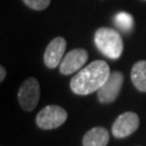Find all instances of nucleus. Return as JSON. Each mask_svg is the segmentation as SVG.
<instances>
[{"instance_id":"1","label":"nucleus","mask_w":146,"mask_h":146,"mask_svg":"<svg viewBox=\"0 0 146 146\" xmlns=\"http://www.w3.org/2000/svg\"><path fill=\"white\" fill-rule=\"evenodd\" d=\"M110 75V66L105 61H94L76 74L70 81V89L74 93L88 95L98 92Z\"/></svg>"},{"instance_id":"2","label":"nucleus","mask_w":146,"mask_h":146,"mask_svg":"<svg viewBox=\"0 0 146 146\" xmlns=\"http://www.w3.org/2000/svg\"><path fill=\"white\" fill-rule=\"evenodd\" d=\"M94 42L100 52L111 60L119 58L123 51L122 38L118 31L111 28H99L94 35Z\"/></svg>"},{"instance_id":"3","label":"nucleus","mask_w":146,"mask_h":146,"mask_svg":"<svg viewBox=\"0 0 146 146\" xmlns=\"http://www.w3.org/2000/svg\"><path fill=\"white\" fill-rule=\"evenodd\" d=\"M67 119V111L58 105H49L42 108L36 117L37 125L44 130L58 128Z\"/></svg>"},{"instance_id":"4","label":"nucleus","mask_w":146,"mask_h":146,"mask_svg":"<svg viewBox=\"0 0 146 146\" xmlns=\"http://www.w3.org/2000/svg\"><path fill=\"white\" fill-rule=\"evenodd\" d=\"M19 103L26 111H31L36 108L40 98V86L36 78L26 79L19 90Z\"/></svg>"},{"instance_id":"5","label":"nucleus","mask_w":146,"mask_h":146,"mask_svg":"<svg viewBox=\"0 0 146 146\" xmlns=\"http://www.w3.org/2000/svg\"><path fill=\"white\" fill-rule=\"evenodd\" d=\"M140 125V118L133 111H125L117 117L111 127V133L115 137L123 139L134 133Z\"/></svg>"},{"instance_id":"6","label":"nucleus","mask_w":146,"mask_h":146,"mask_svg":"<svg viewBox=\"0 0 146 146\" xmlns=\"http://www.w3.org/2000/svg\"><path fill=\"white\" fill-rule=\"evenodd\" d=\"M123 84V75L120 72H114L98 91V99L101 103H111L119 95Z\"/></svg>"},{"instance_id":"7","label":"nucleus","mask_w":146,"mask_h":146,"mask_svg":"<svg viewBox=\"0 0 146 146\" xmlns=\"http://www.w3.org/2000/svg\"><path fill=\"white\" fill-rule=\"evenodd\" d=\"M88 52L84 49H74L63 58L60 64V72L63 75H72L82 68L88 61Z\"/></svg>"},{"instance_id":"8","label":"nucleus","mask_w":146,"mask_h":146,"mask_svg":"<svg viewBox=\"0 0 146 146\" xmlns=\"http://www.w3.org/2000/svg\"><path fill=\"white\" fill-rule=\"evenodd\" d=\"M66 50V41L62 37H56L48 44L44 52V64L49 68H55L60 66L64 58V53Z\"/></svg>"},{"instance_id":"9","label":"nucleus","mask_w":146,"mask_h":146,"mask_svg":"<svg viewBox=\"0 0 146 146\" xmlns=\"http://www.w3.org/2000/svg\"><path fill=\"white\" fill-rule=\"evenodd\" d=\"M110 142L108 131L103 127H95L89 130L84 136V146H106Z\"/></svg>"},{"instance_id":"10","label":"nucleus","mask_w":146,"mask_h":146,"mask_svg":"<svg viewBox=\"0 0 146 146\" xmlns=\"http://www.w3.org/2000/svg\"><path fill=\"white\" fill-rule=\"evenodd\" d=\"M131 80L139 91L146 92V61H140L133 65Z\"/></svg>"},{"instance_id":"11","label":"nucleus","mask_w":146,"mask_h":146,"mask_svg":"<svg viewBox=\"0 0 146 146\" xmlns=\"http://www.w3.org/2000/svg\"><path fill=\"white\" fill-rule=\"evenodd\" d=\"M115 24L116 26L122 31H130L133 28L134 20L130 13L128 12H119L115 16Z\"/></svg>"},{"instance_id":"12","label":"nucleus","mask_w":146,"mask_h":146,"mask_svg":"<svg viewBox=\"0 0 146 146\" xmlns=\"http://www.w3.org/2000/svg\"><path fill=\"white\" fill-rule=\"evenodd\" d=\"M23 1L26 3V5L34 10H43L48 8L51 0H23Z\"/></svg>"},{"instance_id":"13","label":"nucleus","mask_w":146,"mask_h":146,"mask_svg":"<svg viewBox=\"0 0 146 146\" xmlns=\"http://www.w3.org/2000/svg\"><path fill=\"white\" fill-rule=\"evenodd\" d=\"M5 77V69L3 66H1L0 67V81H2Z\"/></svg>"}]
</instances>
